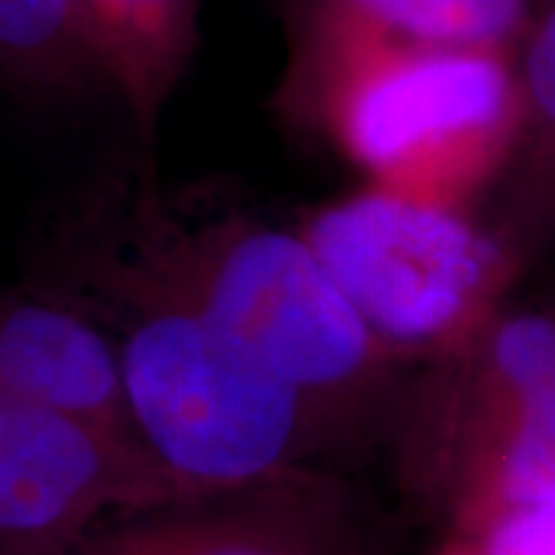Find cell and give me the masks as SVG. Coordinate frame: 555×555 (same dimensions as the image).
Returning a JSON list of instances; mask_svg holds the SVG:
<instances>
[{"label": "cell", "mask_w": 555, "mask_h": 555, "mask_svg": "<svg viewBox=\"0 0 555 555\" xmlns=\"http://www.w3.org/2000/svg\"><path fill=\"white\" fill-rule=\"evenodd\" d=\"M364 20L408 38L513 50L534 0H337Z\"/></svg>", "instance_id": "7c38bea8"}, {"label": "cell", "mask_w": 555, "mask_h": 555, "mask_svg": "<svg viewBox=\"0 0 555 555\" xmlns=\"http://www.w3.org/2000/svg\"><path fill=\"white\" fill-rule=\"evenodd\" d=\"M275 112L367 185L473 207L516 149L513 50L408 38L337 0H294Z\"/></svg>", "instance_id": "7a4b0ae2"}, {"label": "cell", "mask_w": 555, "mask_h": 555, "mask_svg": "<svg viewBox=\"0 0 555 555\" xmlns=\"http://www.w3.org/2000/svg\"><path fill=\"white\" fill-rule=\"evenodd\" d=\"M102 182L149 262L297 392L337 451L386 436L408 371L371 337L297 225L217 195H167L145 173Z\"/></svg>", "instance_id": "3957f363"}, {"label": "cell", "mask_w": 555, "mask_h": 555, "mask_svg": "<svg viewBox=\"0 0 555 555\" xmlns=\"http://www.w3.org/2000/svg\"><path fill=\"white\" fill-rule=\"evenodd\" d=\"M0 389L137 441L108 337L68 299L28 278L0 284Z\"/></svg>", "instance_id": "ba28073f"}, {"label": "cell", "mask_w": 555, "mask_h": 555, "mask_svg": "<svg viewBox=\"0 0 555 555\" xmlns=\"http://www.w3.org/2000/svg\"><path fill=\"white\" fill-rule=\"evenodd\" d=\"M525 124L513 160L525 164L531 192L550 185L555 195V0H534L521 38L513 47Z\"/></svg>", "instance_id": "4fadbf2b"}, {"label": "cell", "mask_w": 555, "mask_h": 555, "mask_svg": "<svg viewBox=\"0 0 555 555\" xmlns=\"http://www.w3.org/2000/svg\"><path fill=\"white\" fill-rule=\"evenodd\" d=\"M555 500V379L518 408L463 476L441 518L476 534L496 518Z\"/></svg>", "instance_id": "8fae6325"}, {"label": "cell", "mask_w": 555, "mask_h": 555, "mask_svg": "<svg viewBox=\"0 0 555 555\" xmlns=\"http://www.w3.org/2000/svg\"><path fill=\"white\" fill-rule=\"evenodd\" d=\"M65 555H364L337 478L299 469L115 518Z\"/></svg>", "instance_id": "52a82bcc"}, {"label": "cell", "mask_w": 555, "mask_h": 555, "mask_svg": "<svg viewBox=\"0 0 555 555\" xmlns=\"http://www.w3.org/2000/svg\"><path fill=\"white\" fill-rule=\"evenodd\" d=\"M25 278L100 324L139 448L189 494L321 469L337 454L309 404L149 262L102 177L40 222Z\"/></svg>", "instance_id": "6da1fadb"}, {"label": "cell", "mask_w": 555, "mask_h": 555, "mask_svg": "<svg viewBox=\"0 0 555 555\" xmlns=\"http://www.w3.org/2000/svg\"><path fill=\"white\" fill-rule=\"evenodd\" d=\"M555 379V302L485 318L451 352L404 379L386 441L401 485L438 516L509 416Z\"/></svg>", "instance_id": "8992f818"}, {"label": "cell", "mask_w": 555, "mask_h": 555, "mask_svg": "<svg viewBox=\"0 0 555 555\" xmlns=\"http://www.w3.org/2000/svg\"><path fill=\"white\" fill-rule=\"evenodd\" d=\"M324 272L411 374L451 352L496 312L521 257L473 207L361 189L315 204L297 222Z\"/></svg>", "instance_id": "277c9868"}, {"label": "cell", "mask_w": 555, "mask_h": 555, "mask_svg": "<svg viewBox=\"0 0 555 555\" xmlns=\"http://www.w3.org/2000/svg\"><path fill=\"white\" fill-rule=\"evenodd\" d=\"M105 87L152 142L198 43V0H80Z\"/></svg>", "instance_id": "9c48e42d"}, {"label": "cell", "mask_w": 555, "mask_h": 555, "mask_svg": "<svg viewBox=\"0 0 555 555\" xmlns=\"http://www.w3.org/2000/svg\"><path fill=\"white\" fill-rule=\"evenodd\" d=\"M130 438L0 389V555H65L115 518L189 500Z\"/></svg>", "instance_id": "5b68a950"}, {"label": "cell", "mask_w": 555, "mask_h": 555, "mask_svg": "<svg viewBox=\"0 0 555 555\" xmlns=\"http://www.w3.org/2000/svg\"><path fill=\"white\" fill-rule=\"evenodd\" d=\"M0 83L38 105L108 93L80 0H0Z\"/></svg>", "instance_id": "30bf717a"}, {"label": "cell", "mask_w": 555, "mask_h": 555, "mask_svg": "<svg viewBox=\"0 0 555 555\" xmlns=\"http://www.w3.org/2000/svg\"><path fill=\"white\" fill-rule=\"evenodd\" d=\"M438 555H555V500L496 518L476 534H451Z\"/></svg>", "instance_id": "5bb4252c"}, {"label": "cell", "mask_w": 555, "mask_h": 555, "mask_svg": "<svg viewBox=\"0 0 555 555\" xmlns=\"http://www.w3.org/2000/svg\"><path fill=\"white\" fill-rule=\"evenodd\" d=\"M80 7H83V3H80Z\"/></svg>", "instance_id": "9a60e30c"}]
</instances>
